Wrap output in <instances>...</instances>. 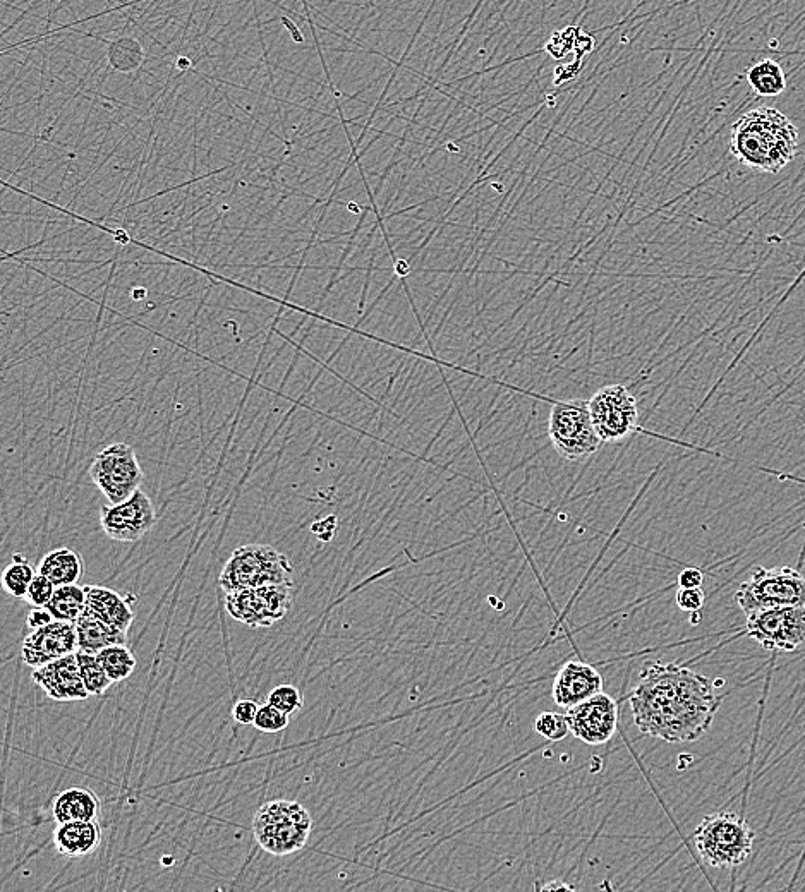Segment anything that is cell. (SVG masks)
I'll list each match as a JSON object with an SVG mask.
<instances>
[{"label":"cell","mask_w":805,"mask_h":892,"mask_svg":"<svg viewBox=\"0 0 805 892\" xmlns=\"http://www.w3.org/2000/svg\"><path fill=\"white\" fill-rule=\"evenodd\" d=\"M589 416L593 421L594 431L600 436L603 443H620L625 438H629L630 434L639 433L654 436L658 440L670 441L675 445H682L685 448L699 450V452L716 455V453L708 452L701 446L690 445L685 441L673 440L668 436H663L654 431L641 428L639 426V409H637V400L629 388L625 385H608L603 386L601 390L594 393L593 397L588 400Z\"/></svg>","instance_id":"cell-4"},{"label":"cell","mask_w":805,"mask_h":892,"mask_svg":"<svg viewBox=\"0 0 805 892\" xmlns=\"http://www.w3.org/2000/svg\"><path fill=\"white\" fill-rule=\"evenodd\" d=\"M534 730L539 735L550 740V742H560L563 738L570 735L569 721L565 714L558 712H541L536 721H534Z\"/></svg>","instance_id":"cell-28"},{"label":"cell","mask_w":805,"mask_h":892,"mask_svg":"<svg viewBox=\"0 0 805 892\" xmlns=\"http://www.w3.org/2000/svg\"><path fill=\"white\" fill-rule=\"evenodd\" d=\"M143 61H145V52L138 40L124 37L109 43V62L115 71L131 73L141 67Z\"/></svg>","instance_id":"cell-25"},{"label":"cell","mask_w":805,"mask_h":892,"mask_svg":"<svg viewBox=\"0 0 805 892\" xmlns=\"http://www.w3.org/2000/svg\"><path fill=\"white\" fill-rule=\"evenodd\" d=\"M551 445L562 459L577 462L600 450L603 441L594 431L588 402L555 400L548 417Z\"/></svg>","instance_id":"cell-8"},{"label":"cell","mask_w":805,"mask_h":892,"mask_svg":"<svg viewBox=\"0 0 805 892\" xmlns=\"http://www.w3.org/2000/svg\"><path fill=\"white\" fill-rule=\"evenodd\" d=\"M335 527H337V519L335 517H327V519L313 524L311 531L315 532L316 536L323 539V541H330L333 537V532H335Z\"/></svg>","instance_id":"cell-36"},{"label":"cell","mask_w":805,"mask_h":892,"mask_svg":"<svg viewBox=\"0 0 805 892\" xmlns=\"http://www.w3.org/2000/svg\"><path fill=\"white\" fill-rule=\"evenodd\" d=\"M747 81L759 97H778L787 90V76L773 59H763L749 67Z\"/></svg>","instance_id":"cell-22"},{"label":"cell","mask_w":805,"mask_h":892,"mask_svg":"<svg viewBox=\"0 0 805 892\" xmlns=\"http://www.w3.org/2000/svg\"><path fill=\"white\" fill-rule=\"evenodd\" d=\"M703 582V572L697 570V568H687V570L678 575V587L680 589H696V587H701Z\"/></svg>","instance_id":"cell-34"},{"label":"cell","mask_w":805,"mask_h":892,"mask_svg":"<svg viewBox=\"0 0 805 892\" xmlns=\"http://www.w3.org/2000/svg\"><path fill=\"white\" fill-rule=\"evenodd\" d=\"M31 680L55 702H76L91 697L83 682L76 652L33 669Z\"/></svg>","instance_id":"cell-15"},{"label":"cell","mask_w":805,"mask_h":892,"mask_svg":"<svg viewBox=\"0 0 805 892\" xmlns=\"http://www.w3.org/2000/svg\"><path fill=\"white\" fill-rule=\"evenodd\" d=\"M735 601L745 616L761 609L805 606V575L792 567L756 568L740 584Z\"/></svg>","instance_id":"cell-7"},{"label":"cell","mask_w":805,"mask_h":892,"mask_svg":"<svg viewBox=\"0 0 805 892\" xmlns=\"http://www.w3.org/2000/svg\"><path fill=\"white\" fill-rule=\"evenodd\" d=\"M289 719H291L289 714L267 702L265 706L260 707L253 726L261 733H279L289 726Z\"/></svg>","instance_id":"cell-30"},{"label":"cell","mask_w":805,"mask_h":892,"mask_svg":"<svg viewBox=\"0 0 805 892\" xmlns=\"http://www.w3.org/2000/svg\"><path fill=\"white\" fill-rule=\"evenodd\" d=\"M90 477L109 503L115 505L128 500L141 488L145 474L133 446L112 443L95 455Z\"/></svg>","instance_id":"cell-9"},{"label":"cell","mask_w":805,"mask_h":892,"mask_svg":"<svg viewBox=\"0 0 805 892\" xmlns=\"http://www.w3.org/2000/svg\"><path fill=\"white\" fill-rule=\"evenodd\" d=\"M730 151L749 169L780 174L799 153V133L780 110L757 107L733 124Z\"/></svg>","instance_id":"cell-2"},{"label":"cell","mask_w":805,"mask_h":892,"mask_svg":"<svg viewBox=\"0 0 805 892\" xmlns=\"http://www.w3.org/2000/svg\"><path fill=\"white\" fill-rule=\"evenodd\" d=\"M54 621V616L50 613L47 608H33L28 618H26V625L31 628V630H38V628L47 627L49 623Z\"/></svg>","instance_id":"cell-35"},{"label":"cell","mask_w":805,"mask_h":892,"mask_svg":"<svg viewBox=\"0 0 805 892\" xmlns=\"http://www.w3.org/2000/svg\"><path fill=\"white\" fill-rule=\"evenodd\" d=\"M603 687L605 682L598 669L581 661H570L558 671L553 682V700L557 706L570 709L601 694Z\"/></svg>","instance_id":"cell-16"},{"label":"cell","mask_w":805,"mask_h":892,"mask_svg":"<svg viewBox=\"0 0 805 892\" xmlns=\"http://www.w3.org/2000/svg\"><path fill=\"white\" fill-rule=\"evenodd\" d=\"M292 589L294 584H272L227 592L225 608L246 627H272L291 611Z\"/></svg>","instance_id":"cell-10"},{"label":"cell","mask_w":805,"mask_h":892,"mask_svg":"<svg viewBox=\"0 0 805 892\" xmlns=\"http://www.w3.org/2000/svg\"><path fill=\"white\" fill-rule=\"evenodd\" d=\"M570 735L588 745H605L618 728V704L610 695H594L577 706L567 709Z\"/></svg>","instance_id":"cell-13"},{"label":"cell","mask_w":805,"mask_h":892,"mask_svg":"<svg viewBox=\"0 0 805 892\" xmlns=\"http://www.w3.org/2000/svg\"><path fill=\"white\" fill-rule=\"evenodd\" d=\"M721 699L713 682L675 663H646L630 695L634 723L666 743L696 742L715 721Z\"/></svg>","instance_id":"cell-1"},{"label":"cell","mask_w":805,"mask_h":892,"mask_svg":"<svg viewBox=\"0 0 805 892\" xmlns=\"http://www.w3.org/2000/svg\"><path fill=\"white\" fill-rule=\"evenodd\" d=\"M55 851L67 858L91 855L102 843V829L98 820H76L57 824L52 834Z\"/></svg>","instance_id":"cell-17"},{"label":"cell","mask_w":805,"mask_h":892,"mask_svg":"<svg viewBox=\"0 0 805 892\" xmlns=\"http://www.w3.org/2000/svg\"><path fill=\"white\" fill-rule=\"evenodd\" d=\"M756 834L749 822L733 812L704 817L694 832L697 855L713 868L742 865L751 856Z\"/></svg>","instance_id":"cell-3"},{"label":"cell","mask_w":805,"mask_h":892,"mask_svg":"<svg viewBox=\"0 0 805 892\" xmlns=\"http://www.w3.org/2000/svg\"><path fill=\"white\" fill-rule=\"evenodd\" d=\"M103 532L119 543H136L157 525V512L143 489L122 503H109L100 510Z\"/></svg>","instance_id":"cell-12"},{"label":"cell","mask_w":805,"mask_h":892,"mask_svg":"<svg viewBox=\"0 0 805 892\" xmlns=\"http://www.w3.org/2000/svg\"><path fill=\"white\" fill-rule=\"evenodd\" d=\"M35 575V568L23 556L16 555L13 563L2 573V585L9 596L25 597Z\"/></svg>","instance_id":"cell-27"},{"label":"cell","mask_w":805,"mask_h":892,"mask_svg":"<svg viewBox=\"0 0 805 892\" xmlns=\"http://www.w3.org/2000/svg\"><path fill=\"white\" fill-rule=\"evenodd\" d=\"M704 601H706V596H704V591L701 587H696V589H680V591L677 592L678 608L682 609V611L696 613V611L703 608Z\"/></svg>","instance_id":"cell-32"},{"label":"cell","mask_w":805,"mask_h":892,"mask_svg":"<svg viewBox=\"0 0 805 892\" xmlns=\"http://www.w3.org/2000/svg\"><path fill=\"white\" fill-rule=\"evenodd\" d=\"M76 633H78L79 651L88 652V654H98L109 645L126 644V635H128L126 632L110 627L105 621L91 615L90 611H86V609L85 613L79 616L76 621Z\"/></svg>","instance_id":"cell-20"},{"label":"cell","mask_w":805,"mask_h":892,"mask_svg":"<svg viewBox=\"0 0 805 892\" xmlns=\"http://www.w3.org/2000/svg\"><path fill=\"white\" fill-rule=\"evenodd\" d=\"M78 649V633L76 623L54 620L47 627L31 630L23 640L21 656L31 668H40L43 664L52 663L55 659L69 656Z\"/></svg>","instance_id":"cell-14"},{"label":"cell","mask_w":805,"mask_h":892,"mask_svg":"<svg viewBox=\"0 0 805 892\" xmlns=\"http://www.w3.org/2000/svg\"><path fill=\"white\" fill-rule=\"evenodd\" d=\"M97 657L114 683L129 678L136 668V657L126 644L109 645L98 652Z\"/></svg>","instance_id":"cell-24"},{"label":"cell","mask_w":805,"mask_h":892,"mask_svg":"<svg viewBox=\"0 0 805 892\" xmlns=\"http://www.w3.org/2000/svg\"><path fill=\"white\" fill-rule=\"evenodd\" d=\"M54 620L76 623L85 613L86 589L78 584L61 585L55 589L54 597L47 606Z\"/></svg>","instance_id":"cell-23"},{"label":"cell","mask_w":805,"mask_h":892,"mask_svg":"<svg viewBox=\"0 0 805 892\" xmlns=\"http://www.w3.org/2000/svg\"><path fill=\"white\" fill-rule=\"evenodd\" d=\"M83 572H85L83 558L74 549L69 548L50 551L49 555L43 556L40 567H38V573H42L47 579L52 580L55 587L78 584V580L83 577Z\"/></svg>","instance_id":"cell-21"},{"label":"cell","mask_w":805,"mask_h":892,"mask_svg":"<svg viewBox=\"0 0 805 892\" xmlns=\"http://www.w3.org/2000/svg\"><path fill=\"white\" fill-rule=\"evenodd\" d=\"M747 635L769 651H795L805 642V606H780L747 615Z\"/></svg>","instance_id":"cell-11"},{"label":"cell","mask_w":805,"mask_h":892,"mask_svg":"<svg viewBox=\"0 0 805 892\" xmlns=\"http://www.w3.org/2000/svg\"><path fill=\"white\" fill-rule=\"evenodd\" d=\"M258 711H260V706L256 704L255 700H239L236 706L232 707V718L236 719L237 723L248 726V724H255Z\"/></svg>","instance_id":"cell-33"},{"label":"cell","mask_w":805,"mask_h":892,"mask_svg":"<svg viewBox=\"0 0 805 892\" xmlns=\"http://www.w3.org/2000/svg\"><path fill=\"white\" fill-rule=\"evenodd\" d=\"M313 820L301 803L273 800L261 805L253 819L256 843L275 856H287L308 844Z\"/></svg>","instance_id":"cell-5"},{"label":"cell","mask_w":805,"mask_h":892,"mask_svg":"<svg viewBox=\"0 0 805 892\" xmlns=\"http://www.w3.org/2000/svg\"><path fill=\"white\" fill-rule=\"evenodd\" d=\"M267 702L280 709V711H284L285 714H289V716H294L304 706L303 694L299 692V688L294 687V685H287V683L270 690Z\"/></svg>","instance_id":"cell-29"},{"label":"cell","mask_w":805,"mask_h":892,"mask_svg":"<svg viewBox=\"0 0 805 892\" xmlns=\"http://www.w3.org/2000/svg\"><path fill=\"white\" fill-rule=\"evenodd\" d=\"M102 812V803L97 793L88 788H69L57 795L52 807V814L57 824L76 822V820H98Z\"/></svg>","instance_id":"cell-19"},{"label":"cell","mask_w":805,"mask_h":892,"mask_svg":"<svg viewBox=\"0 0 805 892\" xmlns=\"http://www.w3.org/2000/svg\"><path fill=\"white\" fill-rule=\"evenodd\" d=\"M55 589L57 587L52 580L47 579L42 573H37L26 592V603L31 604L33 608H47L54 597Z\"/></svg>","instance_id":"cell-31"},{"label":"cell","mask_w":805,"mask_h":892,"mask_svg":"<svg viewBox=\"0 0 805 892\" xmlns=\"http://www.w3.org/2000/svg\"><path fill=\"white\" fill-rule=\"evenodd\" d=\"M76 657H78L83 682H85L86 690L90 692L91 697H100L114 685L102 663L98 661L97 654H88V652L78 649Z\"/></svg>","instance_id":"cell-26"},{"label":"cell","mask_w":805,"mask_h":892,"mask_svg":"<svg viewBox=\"0 0 805 892\" xmlns=\"http://www.w3.org/2000/svg\"><path fill=\"white\" fill-rule=\"evenodd\" d=\"M294 567L279 549L268 544H246L234 549L218 584L227 592L261 585L294 584Z\"/></svg>","instance_id":"cell-6"},{"label":"cell","mask_w":805,"mask_h":892,"mask_svg":"<svg viewBox=\"0 0 805 892\" xmlns=\"http://www.w3.org/2000/svg\"><path fill=\"white\" fill-rule=\"evenodd\" d=\"M541 891H557V889H574V887L569 886V884H565V882H550V884H545V886L539 887Z\"/></svg>","instance_id":"cell-37"},{"label":"cell","mask_w":805,"mask_h":892,"mask_svg":"<svg viewBox=\"0 0 805 892\" xmlns=\"http://www.w3.org/2000/svg\"><path fill=\"white\" fill-rule=\"evenodd\" d=\"M86 611L105 621L110 627L128 633L134 611L126 597L102 585H85Z\"/></svg>","instance_id":"cell-18"}]
</instances>
